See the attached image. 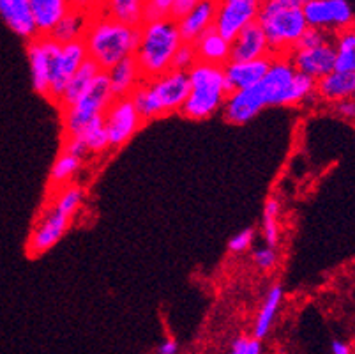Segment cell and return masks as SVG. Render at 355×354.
I'll return each mask as SVG.
<instances>
[{"mask_svg": "<svg viewBox=\"0 0 355 354\" xmlns=\"http://www.w3.org/2000/svg\"><path fill=\"white\" fill-rule=\"evenodd\" d=\"M198 2H200V0H173V4H171L170 8V13H168V18L173 21H179L180 18H184L189 11H193Z\"/></svg>", "mask_w": 355, "mask_h": 354, "instance_id": "39", "label": "cell"}, {"mask_svg": "<svg viewBox=\"0 0 355 354\" xmlns=\"http://www.w3.org/2000/svg\"><path fill=\"white\" fill-rule=\"evenodd\" d=\"M82 165H84V160L73 156L69 152H60L50 172L51 190H59L62 186L71 185L73 177L79 172Z\"/></svg>", "mask_w": 355, "mask_h": 354, "instance_id": "29", "label": "cell"}, {"mask_svg": "<svg viewBox=\"0 0 355 354\" xmlns=\"http://www.w3.org/2000/svg\"><path fill=\"white\" fill-rule=\"evenodd\" d=\"M355 73L330 71L317 80V97L326 103H338L343 99H354Z\"/></svg>", "mask_w": 355, "mask_h": 354, "instance_id": "21", "label": "cell"}, {"mask_svg": "<svg viewBox=\"0 0 355 354\" xmlns=\"http://www.w3.org/2000/svg\"><path fill=\"white\" fill-rule=\"evenodd\" d=\"M332 39V36L326 34V32H322V30L318 29H311V27H308V29L302 32L301 39L297 41L295 48H315V47H320V45H323V43L330 41ZM293 48V50H295Z\"/></svg>", "mask_w": 355, "mask_h": 354, "instance_id": "36", "label": "cell"}, {"mask_svg": "<svg viewBox=\"0 0 355 354\" xmlns=\"http://www.w3.org/2000/svg\"><path fill=\"white\" fill-rule=\"evenodd\" d=\"M249 337H238L235 338L234 342H232L230 346V351H228V354H246L247 351V346H249Z\"/></svg>", "mask_w": 355, "mask_h": 354, "instance_id": "42", "label": "cell"}, {"mask_svg": "<svg viewBox=\"0 0 355 354\" xmlns=\"http://www.w3.org/2000/svg\"><path fill=\"white\" fill-rule=\"evenodd\" d=\"M280 200L276 197L267 198V202L263 206L262 236L267 246H272V248H276V245L280 243Z\"/></svg>", "mask_w": 355, "mask_h": 354, "instance_id": "31", "label": "cell"}, {"mask_svg": "<svg viewBox=\"0 0 355 354\" xmlns=\"http://www.w3.org/2000/svg\"><path fill=\"white\" fill-rule=\"evenodd\" d=\"M334 47V71L355 73V34L347 29L332 36Z\"/></svg>", "mask_w": 355, "mask_h": 354, "instance_id": "28", "label": "cell"}, {"mask_svg": "<svg viewBox=\"0 0 355 354\" xmlns=\"http://www.w3.org/2000/svg\"><path fill=\"white\" fill-rule=\"evenodd\" d=\"M88 20H90V14L84 13V11H78V9H69L62 16V20L55 25L53 30H51L50 38H53L55 41L60 43V45L84 39Z\"/></svg>", "mask_w": 355, "mask_h": 354, "instance_id": "27", "label": "cell"}, {"mask_svg": "<svg viewBox=\"0 0 355 354\" xmlns=\"http://www.w3.org/2000/svg\"><path fill=\"white\" fill-rule=\"evenodd\" d=\"M180 43L182 39L177 23L170 18L143 21L140 25L138 47L133 55L143 80L170 71L173 55L180 47Z\"/></svg>", "mask_w": 355, "mask_h": 354, "instance_id": "3", "label": "cell"}, {"mask_svg": "<svg viewBox=\"0 0 355 354\" xmlns=\"http://www.w3.org/2000/svg\"><path fill=\"white\" fill-rule=\"evenodd\" d=\"M84 200H85V191L82 186L78 185H66L59 190H53L51 193L50 202L55 204V206L59 207L60 211L66 213L67 216H75L76 213L79 211V207L84 206Z\"/></svg>", "mask_w": 355, "mask_h": 354, "instance_id": "30", "label": "cell"}, {"mask_svg": "<svg viewBox=\"0 0 355 354\" xmlns=\"http://www.w3.org/2000/svg\"><path fill=\"white\" fill-rule=\"evenodd\" d=\"M260 2H276V4H284V5H297V8H302V5L308 2V0H260Z\"/></svg>", "mask_w": 355, "mask_h": 354, "instance_id": "45", "label": "cell"}, {"mask_svg": "<svg viewBox=\"0 0 355 354\" xmlns=\"http://www.w3.org/2000/svg\"><path fill=\"white\" fill-rule=\"evenodd\" d=\"M246 354H262V344H260V340H255V338H251L249 346H247Z\"/></svg>", "mask_w": 355, "mask_h": 354, "instance_id": "46", "label": "cell"}, {"mask_svg": "<svg viewBox=\"0 0 355 354\" xmlns=\"http://www.w3.org/2000/svg\"><path fill=\"white\" fill-rule=\"evenodd\" d=\"M71 216L60 211L55 204H48L41 211L39 218L36 220L32 232H30L29 243H27V250H29L30 255L38 257V255H42V253L53 248L67 232V228L71 225Z\"/></svg>", "mask_w": 355, "mask_h": 354, "instance_id": "10", "label": "cell"}, {"mask_svg": "<svg viewBox=\"0 0 355 354\" xmlns=\"http://www.w3.org/2000/svg\"><path fill=\"white\" fill-rule=\"evenodd\" d=\"M186 75L189 82V93L180 108V114L191 121L212 117L223 108L226 96L232 93L223 66L197 60Z\"/></svg>", "mask_w": 355, "mask_h": 354, "instance_id": "5", "label": "cell"}, {"mask_svg": "<svg viewBox=\"0 0 355 354\" xmlns=\"http://www.w3.org/2000/svg\"><path fill=\"white\" fill-rule=\"evenodd\" d=\"M179 353V344L173 338H167L159 344L158 354H177Z\"/></svg>", "mask_w": 355, "mask_h": 354, "instance_id": "43", "label": "cell"}, {"mask_svg": "<svg viewBox=\"0 0 355 354\" xmlns=\"http://www.w3.org/2000/svg\"><path fill=\"white\" fill-rule=\"evenodd\" d=\"M97 13L125 23V25L140 27L143 23L145 0H103Z\"/></svg>", "mask_w": 355, "mask_h": 354, "instance_id": "25", "label": "cell"}, {"mask_svg": "<svg viewBox=\"0 0 355 354\" xmlns=\"http://www.w3.org/2000/svg\"><path fill=\"white\" fill-rule=\"evenodd\" d=\"M293 69L315 82L334 71V47L332 39L315 48H295L289 54Z\"/></svg>", "mask_w": 355, "mask_h": 354, "instance_id": "14", "label": "cell"}, {"mask_svg": "<svg viewBox=\"0 0 355 354\" xmlns=\"http://www.w3.org/2000/svg\"><path fill=\"white\" fill-rule=\"evenodd\" d=\"M332 112L334 115H338L343 121H348L352 123L355 117V103L354 99H343V102L332 103Z\"/></svg>", "mask_w": 355, "mask_h": 354, "instance_id": "40", "label": "cell"}, {"mask_svg": "<svg viewBox=\"0 0 355 354\" xmlns=\"http://www.w3.org/2000/svg\"><path fill=\"white\" fill-rule=\"evenodd\" d=\"M113 97H130L143 82L134 57H125L106 71Z\"/></svg>", "mask_w": 355, "mask_h": 354, "instance_id": "20", "label": "cell"}, {"mask_svg": "<svg viewBox=\"0 0 355 354\" xmlns=\"http://www.w3.org/2000/svg\"><path fill=\"white\" fill-rule=\"evenodd\" d=\"M330 353L332 354H352V347L345 340H334L330 344Z\"/></svg>", "mask_w": 355, "mask_h": 354, "instance_id": "44", "label": "cell"}, {"mask_svg": "<svg viewBox=\"0 0 355 354\" xmlns=\"http://www.w3.org/2000/svg\"><path fill=\"white\" fill-rule=\"evenodd\" d=\"M60 54V43L50 36H36L27 45V57H29L30 78H32L34 91L42 97L50 94V78L55 59Z\"/></svg>", "mask_w": 355, "mask_h": 354, "instance_id": "11", "label": "cell"}, {"mask_svg": "<svg viewBox=\"0 0 355 354\" xmlns=\"http://www.w3.org/2000/svg\"><path fill=\"white\" fill-rule=\"evenodd\" d=\"M271 57L272 55L256 60H246V62L228 60L223 66V71H225V78L228 82V85H230L232 93L234 91H243V88L253 87V85L258 84L263 76H265V73H267Z\"/></svg>", "mask_w": 355, "mask_h": 354, "instance_id": "18", "label": "cell"}, {"mask_svg": "<svg viewBox=\"0 0 355 354\" xmlns=\"http://www.w3.org/2000/svg\"><path fill=\"white\" fill-rule=\"evenodd\" d=\"M188 93V75L184 71L170 69L163 75L143 80L130 97L145 123L180 112Z\"/></svg>", "mask_w": 355, "mask_h": 354, "instance_id": "4", "label": "cell"}, {"mask_svg": "<svg viewBox=\"0 0 355 354\" xmlns=\"http://www.w3.org/2000/svg\"><path fill=\"white\" fill-rule=\"evenodd\" d=\"M99 71L101 69L97 68L96 62H93L90 59L85 60V62L78 68V71L71 76V80L67 82L66 88H64V93L62 96H60L57 106H59L60 110H64L67 108V106L75 105L79 97L87 93L88 87H90L93 82L96 80V76L99 75Z\"/></svg>", "mask_w": 355, "mask_h": 354, "instance_id": "24", "label": "cell"}, {"mask_svg": "<svg viewBox=\"0 0 355 354\" xmlns=\"http://www.w3.org/2000/svg\"><path fill=\"white\" fill-rule=\"evenodd\" d=\"M103 124L110 148H122L138 133L143 126V119L140 117L138 110L134 108L131 97H115L103 115Z\"/></svg>", "mask_w": 355, "mask_h": 354, "instance_id": "9", "label": "cell"}, {"mask_svg": "<svg viewBox=\"0 0 355 354\" xmlns=\"http://www.w3.org/2000/svg\"><path fill=\"white\" fill-rule=\"evenodd\" d=\"M87 59V48H85L82 39L60 45V54L57 55L53 69H51L50 94H48V99H50V102H53L55 105L59 103L67 82L71 80V76L78 71L79 66Z\"/></svg>", "mask_w": 355, "mask_h": 354, "instance_id": "13", "label": "cell"}, {"mask_svg": "<svg viewBox=\"0 0 355 354\" xmlns=\"http://www.w3.org/2000/svg\"><path fill=\"white\" fill-rule=\"evenodd\" d=\"M267 39L263 36L262 29L255 23L247 25L241 30L237 38L230 41V60L234 62H246V60H256L262 57H269Z\"/></svg>", "mask_w": 355, "mask_h": 354, "instance_id": "16", "label": "cell"}, {"mask_svg": "<svg viewBox=\"0 0 355 354\" xmlns=\"http://www.w3.org/2000/svg\"><path fill=\"white\" fill-rule=\"evenodd\" d=\"M101 2L103 0H69V5H71V9H78V11H84V13L93 16L99 11Z\"/></svg>", "mask_w": 355, "mask_h": 354, "instance_id": "41", "label": "cell"}, {"mask_svg": "<svg viewBox=\"0 0 355 354\" xmlns=\"http://www.w3.org/2000/svg\"><path fill=\"white\" fill-rule=\"evenodd\" d=\"M82 41L88 59L96 62L101 71H108L125 57H133L140 41V27L125 25L96 13L88 20Z\"/></svg>", "mask_w": 355, "mask_h": 354, "instance_id": "1", "label": "cell"}, {"mask_svg": "<svg viewBox=\"0 0 355 354\" xmlns=\"http://www.w3.org/2000/svg\"><path fill=\"white\" fill-rule=\"evenodd\" d=\"M62 151L64 152H69V154H73V156L79 158V160H84V158L88 154V151H87V148H85L84 140L79 139V137H64Z\"/></svg>", "mask_w": 355, "mask_h": 354, "instance_id": "38", "label": "cell"}, {"mask_svg": "<svg viewBox=\"0 0 355 354\" xmlns=\"http://www.w3.org/2000/svg\"><path fill=\"white\" fill-rule=\"evenodd\" d=\"M197 54V60L214 66H225L230 60V43L217 34L214 27L207 29L191 43Z\"/></svg>", "mask_w": 355, "mask_h": 354, "instance_id": "22", "label": "cell"}, {"mask_svg": "<svg viewBox=\"0 0 355 354\" xmlns=\"http://www.w3.org/2000/svg\"><path fill=\"white\" fill-rule=\"evenodd\" d=\"M253 241H255V231L249 227L243 228V231H238L237 234L228 241V248H230L232 253H244L246 250L251 248Z\"/></svg>", "mask_w": 355, "mask_h": 354, "instance_id": "37", "label": "cell"}, {"mask_svg": "<svg viewBox=\"0 0 355 354\" xmlns=\"http://www.w3.org/2000/svg\"><path fill=\"white\" fill-rule=\"evenodd\" d=\"M281 301H283V289H281V285H272L265 296V300H263L262 307H260L258 314H256L255 326H253V338L255 340H262V338L267 337L274 320H276L278 312H280Z\"/></svg>", "mask_w": 355, "mask_h": 354, "instance_id": "26", "label": "cell"}, {"mask_svg": "<svg viewBox=\"0 0 355 354\" xmlns=\"http://www.w3.org/2000/svg\"><path fill=\"white\" fill-rule=\"evenodd\" d=\"M265 106L311 105L317 97V82L293 69L289 55H272L269 69L258 82Z\"/></svg>", "mask_w": 355, "mask_h": 354, "instance_id": "2", "label": "cell"}, {"mask_svg": "<svg viewBox=\"0 0 355 354\" xmlns=\"http://www.w3.org/2000/svg\"><path fill=\"white\" fill-rule=\"evenodd\" d=\"M115 97L110 88L106 71H99L87 93L75 105L60 110L64 137H79L90 124L103 119L106 108Z\"/></svg>", "mask_w": 355, "mask_h": 354, "instance_id": "7", "label": "cell"}, {"mask_svg": "<svg viewBox=\"0 0 355 354\" xmlns=\"http://www.w3.org/2000/svg\"><path fill=\"white\" fill-rule=\"evenodd\" d=\"M301 9L306 25L329 36L354 29V9L348 0H308Z\"/></svg>", "mask_w": 355, "mask_h": 354, "instance_id": "8", "label": "cell"}, {"mask_svg": "<svg viewBox=\"0 0 355 354\" xmlns=\"http://www.w3.org/2000/svg\"><path fill=\"white\" fill-rule=\"evenodd\" d=\"M217 4H219V0H200L193 11L175 21L182 43H193L198 36L204 34L205 30L214 25Z\"/></svg>", "mask_w": 355, "mask_h": 354, "instance_id": "17", "label": "cell"}, {"mask_svg": "<svg viewBox=\"0 0 355 354\" xmlns=\"http://www.w3.org/2000/svg\"><path fill=\"white\" fill-rule=\"evenodd\" d=\"M173 0H145L143 21H154L159 18H168Z\"/></svg>", "mask_w": 355, "mask_h": 354, "instance_id": "35", "label": "cell"}, {"mask_svg": "<svg viewBox=\"0 0 355 354\" xmlns=\"http://www.w3.org/2000/svg\"><path fill=\"white\" fill-rule=\"evenodd\" d=\"M79 139L84 140L87 151L93 152V154H103V152H106L110 149V140L108 135H106L103 119H99V121H96L94 124H90V126L79 135Z\"/></svg>", "mask_w": 355, "mask_h": 354, "instance_id": "32", "label": "cell"}, {"mask_svg": "<svg viewBox=\"0 0 355 354\" xmlns=\"http://www.w3.org/2000/svg\"><path fill=\"white\" fill-rule=\"evenodd\" d=\"M0 18L14 34L27 41L38 36L29 0H0Z\"/></svg>", "mask_w": 355, "mask_h": 354, "instance_id": "19", "label": "cell"}, {"mask_svg": "<svg viewBox=\"0 0 355 354\" xmlns=\"http://www.w3.org/2000/svg\"><path fill=\"white\" fill-rule=\"evenodd\" d=\"M253 261L260 271H272L278 266V252L272 246H262L253 252Z\"/></svg>", "mask_w": 355, "mask_h": 354, "instance_id": "34", "label": "cell"}, {"mask_svg": "<svg viewBox=\"0 0 355 354\" xmlns=\"http://www.w3.org/2000/svg\"><path fill=\"white\" fill-rule=\"evenodd\" d=\"M195 62H197V54H195L191 43H180V47L177 48L175 55H173L171 69L188 73L195 66Z\"/></svg>", "mask_w": 355, "mask_h": 354, "instance_id": "33", "label": "cell"}, {"mask_svg": "<svg viewBox=\"0 0 355 354\" xmlns=\"http://www.w3.org/2000/svg\"><path fill=\"white\" fill-rule=\"evenodd\" d=\"M265 108L267 106L263 103L258 85H253V87L243 88V91H234V93L228 94L221 110L226 123L243 126V124L253 121Z\"/></svg>", "mask_w": 355, "mask_h": 354, "instance_id": "15", "label": "cell"}, {"mask_svg": "<svg viewBox=\"0 0 355 354\" xmlns=\"http://www.w3.org/2000/svg\"><path fill=\"white\" fill-rule=\"evenodd\" d=\"M256 25L267 39L271 55H289L308 29L301 8L276 2H263L260 5Z\"/></svg>", "mask_w": 355, "mask_h": 354, "instance_id": "6", "label": "cell"}, {"mask_svg": "<svg viewBox=\"0 0 355 354\" xmlns=\"http://www.w3.org/2000/svg\"><path fill=\"white\" fill-rule=\"evenodd\" d=\"M260 0H219L214 20V30L230 43L241 30L255 23L258 16Z\"/></svg>", "mask_w": 355, "mask_h": 354, "instance_id": "12", "label": "cell"}, {"mask_svg": "<svg viewBox=\"0 0 355 354\" xmlns=\"http://www.w3.org/2000/svg\"><path fill=\"white\" fill-rule=\"evenodd\" d=\"M38 36H50L55 25L71 9L69 0H29Z\"/></svg>", "mask_w": 355, "mask_h": 354, "instance_id": "23", "label": "cell"}]
</instances>
